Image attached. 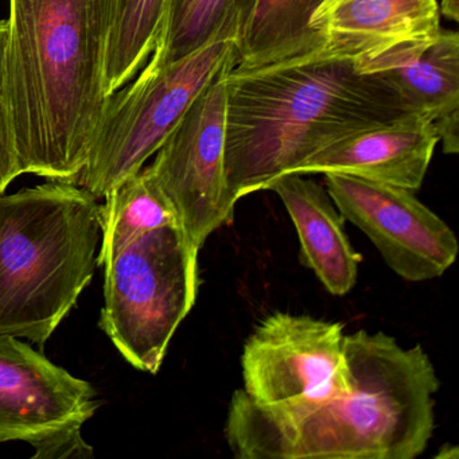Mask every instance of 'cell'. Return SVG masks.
<instances>
[{"label": "cell", "instance_id": "cell-1", "mask_svg": "<svg viewBox=\"0 0 459 459\" xmlns=\"http://www.w3.org/2000/svg\"><path fill=\"white\" fill-rule=\"evenodd\" d=\"M225 87V181L235 206L330 144L418 115L381 74L326 49L262 68L233 65Z\"/></svg>", "mask_w": 459, "mask_h": 459}, {"label": "cell", "instance_id": "cell-22", "mask_svg": "<svg viewBox=\"0 0 459 459\" xmlns=\"http://www.w3.org/2000/svg\"><path fill=\"white\" fill-rule=\"evenodd\" d=\"M439 13L453 22L459 21V0H442Z\"/></svg>", "mask_w": 459, "mask_h": 459}, {"label": "cell", "instance_id": "cell-21", "mask_svg": "<svg viewBox=\"0 0 459 459\" xmlns=\"http://www.w3.org/2000/svg\"><path fill=\"white\" fill-rule=\"evenodd\" d=\"M435 131H437L439 142H442L445 154H458L459 152V112L435 120Z\"/></svg>", "mask_w": 459, "mask_h": 459}, {"label": "cell", "instance_id": "cell-14", "mask_svg": "<svg viewBox=\"0 0 459 459\" xmlns=\"http://www.w3.org/2000/svg\"><path fill=\"white\" fill-rule=\"evenodd\" d=\"M359 68L388 80L429 122L459 112V34L440 29L431 39L392 48Z\"/></svg>", "mask_w": 459, "mask_h": 459}, {"label": "cell", "instance_id": "cell-9", "mask_svg": "<svg viewBox=\"0 0 459 459\" xmlns=\"http://www.w3.org/2000/svg\"><path fill=\"white\" fill-rule=\"evenodd\" d=\"M324 176L343 219L369 238L400 278L429 281L454 264L459 244L453 230L415 192L348 174Z\"/></svg>", "mask_w": 459, "mask_h": 459}, {"label": "cell", "instance_id": "cell-13", "mask_svg": "<svg viewBox=\"0 0 459 459\" xmlns=\"http://www.w3.org/2000/svg\"><path fill=\"white\" fill-rule=\"evenodd\" d=\"M281 198L291 217L300 243V257L322 286L335 297H343L356 286L361 255L353 248L342 214L324 186L290 173L273 179L267 189Z\"/></svg>", "mask_w": 459, "mask_h": 459}, {"label": "cell", "instance_id": "cell-3", "mask_svg": "<svg viewBox=\"0 0 459 459\" xmlns=\"http://www.w3.org/2000/svg\"><path fill=\"white\" fill-rule=\"evenodd\" d=\"M115 0H10L7 80L21 174L76 184L108 98Z\"/></svg>", "mask_w": 459, "mask_h": 459}, {"label": "cell", "instance_id": "cell-6", "mask_svg": "<svg viewBox=\"0 0 459 459\" xmlns=\"http://www.w3.org/2000/svg\"><path fill=\"white\" fill-rule=\"evenodd\" d=\"M235 36L222 34L186 58L141 76L107 100L76 184L96 198L143 169L193 101L235 60Z\"/></svg>", "mask_w": 459, "mask_h": 459}, {"label": "cell", "instance_id": "cell-20", "mask_svg": "<svg viewBox=\"0 0 459 459\" xmlns=\"http://www.w3.org/2000/svg\"><path fill=\"white\" fill-rule=\"evenodd\" d=\"M36 453L33 459H91L93 447L85 442L80 424L63 427L30 443Z\"/></svg>", "mask_w": 459, "mask_h": 459}, {"label": "cell", "instance_id": "cell-10", "mask_svg": "<svg viewBox=\"0 0 459 459\" xmlns=\"http://www.w3.org/2000/svg\"><path fill=\"white\" fill-rule=\"evenodd\" d=\"M98 408L91 383L20 338L0 334V443H31L55 429L82 426Z\"/></svg>", "mask_w": 459, "mask_h": 459}, {"label": "cell", "instance_id": "cell-18", "mask_svg": "<svg viewBox=\"0 0 459 459\" xmlns=\"http://www.w3.org/2000/svg\"><path fill=\"white\" fill-rule=\"evenodd\" d=\"M169 0H115L104 92L111 98L143 68L165 26Z\"/></svg>", "mask_w": 459, "mask_h": 459}, {"label": "cell", "instance_id": "cell-8", "mask_svg": "<svg viewBox=\"0 0 459 459\" xmlns=\"http://www.w3.org/2000/svg\"><path fill=\"white\" fill-rule=\"evenodd\" d=\"M235 63L230 61L195 98L149 166L173 205L179 227L200 249L235 214L225 181V76Z\"/></svg>", "mask_w": 459, "mask_h": 459}, {"label": "cell", "instance_id": "cell-15", "mask_svg": "<svg viewBox=\"0 0 459 459\" xmlns=\"http://www.w3.org/2000/svg\"><path fill=\"white\" fill-rule=\"evenodd\" d=\"M324 0H256L235 42V68L254 69L325 49L311 25Z\"/></svg>", "mask_w": 459, "mask_h": 459}, {"label": "cell", "instance_id": "cell-16", "mask_svg": "<svg viewBox=\"0 0 459 459\" xmlns=\"http://www.w3.org/2000/svg\"><path fill=\"white\" fill-rule=\"evenodd\" d=\"M104 201L99 211L101 249L96 259L100 267L141 236L168 225H179L173 205L149 168L120 182L104 195Z\"/></svg>", "mask_w": 459, "mask_h": 459}, {"label": "cell", "instance_id": "cell-2", "mask_svg": "<svg viewBox=\"0 0 459 459\" xmlns=\"http://www.w3.org/2000/svg\"><path fill=\"white\" fill-rule=\"evenodd\" d=\"M351 388L298 418L232 394L225 439L241 459H415L435 429L437 370L423 346L404 349L383 332L345 334Z\"/></svg>", "mask_w": 459, "mask_h": 459}, {"label": "cell", "instance_id": "cell-12", "mask_svg": "<svg viewBox=\"0 0 459 459\" xmlns=\"http://www.w3.org/2000/svg\"><path fill=\"white\" fill-rule=\"evenodd\" d=\"M325 49L368 60L440 30L437 0H324L311 20Z\"/></svg>", "mask_w": 459, "mask_h": 459}, {"label": "cell", "instance_id": "cell-4", "mask_svg": "<svg viewBox=\"0 0 459 459\" xmlns=\"http://www.w3.org/2000/svg\"><path fill=\"white\" fill-rule=\"evenodd\" d=\"M100 205L72 182L0 195V334L47 342L91 283Z\"/></svg>", "mask_w": 459, "mask_h": 459}, {"label": "cell", "instance_id": "cell-23", "mask_svg": "<svg viewBox=\"0 0 459 459\" xmlns=\"http://www.w3.org/2000/svg\"><path fill=\"white\" fill-rule=\"evenodd\" d=\"M435 459H458L459 458V448L458 446L451 445V443H446L440 447L434 455Z\"/></svg>", "mask_w": 459, "mask_h": 459}, {"label": "cell", "instance_id": "cell-11", "mask_svg": "<svg viewBox=\"0 0 459 459\" xmlns=\"http://www.w3.org/2000/svg\"><path fill=\"white\" fill-rule=\"evenodd\" d=\"M439 138L419 115L362 131L306 160L297 174L340 173L404 189H420Z\"/></svg>", "mask_w": 459, "mask_h": 459}, {"label": "cell", "instance_id": "cell-5", "mask_svg": "<svg viewBox=\"0 0 459 459\" xmlns=\"http://www.w3.org/2000/svg\"><path fill=\"white\" fill-rule=\"evenodd\" d=\"M179 225L136 238L104 265L101 330L136 369L157 375L200 289L198 254Z\"/></svg>", "mask_w": 459, "mask_h": 459}, {"label": "cell", "instance_id": "cell-7", "mask_svg": "<svg viewBox=\"0 0 459 459\" xmlns=\"http://www.w3.org/2000/svg\"><path fill=\"white\" fill-rule=\"evenodd\" d=\"M241 370L243 391L268 415L311 412L351 388L343 325L276 311L244 343Z\"/></svg>", "mask_w": 459, "mask_h": 459}, {"label": "cell", "instance_id": "cell-17", "mask_svg": "<svg viewBox=\"0 0 459 459\" xmlns=\"http://www.w3.org/2000/svg\"><path fill=\"white\" fill-rule=\"evenodd\" d=\"M256 0H169L165 26L146 66L162 68L243 30Z\"/></svg>", "mask_w": 459, "mask_h": 459}, {"label": "cell", "instance_id": "cell-19", "mask_svg": "<svg viewBox=\"0 0 459 459\" xmlns=\"http://www.w3.org/2000/svg\"><path fill=\"white\" fill-rule=\"evenodd\" d=\"M9 21L0 22V195L21 176L7 80Z\"/></svg>", "mask_w": 459, "mask_h": 459}]
</instances>
